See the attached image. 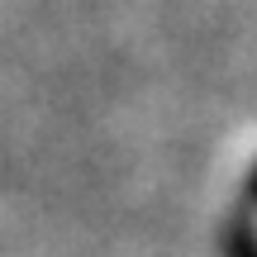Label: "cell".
I'll use <instances>...</instances> for the list:
<instances>
[{"mask_svg":"<svg viewBox=\"0 0 257 257\" xmlns=\"http://www.w3.org/2000/svg\"><path fill=\"white\" fill-rule=\"evenodd\" d=\"M243 243H248V257H257V172H252V214L243 219Z\"/></svg>","mask_w":257,"mask_h":257,"instance_id":"6da1fadb","label":"cell"}]
</instances>
